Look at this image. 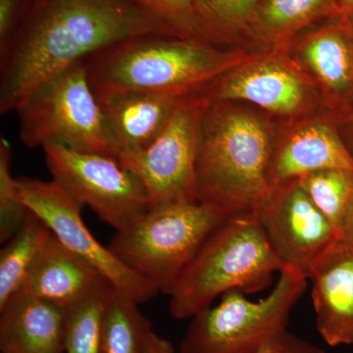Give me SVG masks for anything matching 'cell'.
<instances>
[{"label":"cell","mask_w":353,"mask_h":353,"mask_svg":"<svg viewBox=\"0 0 353 353\" xmlns=\"http://www.w3.org/2000/svg\"><path fill=\"white\" fill-rule=\"evenodd\" d=\"M176 37L132 0H28L1 52L0 111H16L34 88L116 44Z\"/></svg>","instance_id":"cell-1"},{"label":"cell","mask_w":353,"mask_h":353,"mask_svg":"<svg viewBox=\"0 0 353 353\" xmlns=\"http://www.w3.org/2000/svg\"><path fill=\"white\" fill-rule=\"evenodd\" d=\"M285 268L256 215L229 216L202 243L168 296L179 320L194 317L232 290L255 294Z\"/></svg>","instance_id":"cell-2"},{"label":"cell","mask_w":353,"mask_h":353,"mask_svg":"<svg viewBox=\"0 0 353 353\" xmlns=\"http://www.w3.org/2000/svg\"><path fill=\"white\" fill-rule=\"evenodd\" d=\"M272 154L268 134L252 116L202 110L196 201L230 216L256 214L270 192Z\"/></svg>","instance_id":"cell-3"},{"label":"cell","mask_w":353,"mask_h":353,"mask_svg":"<svg viewBox=\"0 0 353 353\" xmlns=\"http://www.w3.org/2000/svg\"><path fill=\"white\" fill-rule=\"evenodd\" d=\"M87 61L97 99L120 92L183 97L238 62L202 41L171 36L141 37L116 44Z\"/></svg>","instance_id":"cell-4"},{"label":"cell","mask_w":353,"mask_h":353,"mask_svg":"<svg viewBox=\"0 0 353 353\" xmlns=\"http://www.w3.org/2000/svg\"><path fill=\"white\" fill-rule=\"evenodd\" d=\"M229 216L217 206L197 201L152 204L116 231L108 248L134 273L168 294L204 241Z\"/></svg>","instance_id":"cell-5"},{"label":"cell","mask_w":353,"mask_h":353,"mask_svg":"<svg viewBox=\"0 0 353 353\" xmlns=\"http://www.w3.org/2000/svg\"><path fill=\"white\" fill-rule=\"evenodd\" d=\"M16 112L19 136L29 148L57 143L78 152L117 158L87 61L79 62L34 88Z\"/></svg>","instance_id":"cell-6"},{"label":"cell","mask_w":353,"mask_h":353,"mask_svg":"<svg viewBox=\"0 0 353 353\" xmlns=\"http://www.w3.org/2000/svg\"><path fill=\"white\" fill-rule=\"evenodd\" d=\"M307 282L303 272L285 267L270 294L259 301L239 290L223 294L217 305L192 318L180 353H259L287 331Z\"/></svg>","instance_id":"cell-7"},{"label":"cell","mask_w":353,"mask_h":353,"mask_svg":"<svg viewBox=\"0 0 353 353\" xmlns=\"http://www.w3.org/2000/svg\"><path fill=\"white\" fill-rule=\"evenodd\" d=\"M41 148L52 180L116 231L152 206L143 183L117 158L78 152L57 143Z\"/></svg>","instance_id":"cell-8"},{"label":"cell","mask_w":353,"mask_h":353,"mask_svg":"<svg viewBox=\"0 0 353 353\" xmlns=\"http://www.w3.org/2000/svg\"><path fill=\"white\" fill-rule=\"evenodd\" d=\"M21 197L60 243L101 272L114 289L139 304L157 296L159 290L131 270L110 250L92 236L82 217L83 206L54 181L18 178Z\"/></svg>","instance_id":"cell-9"},{"label":"cell","mask_w":353,"mask_h":353,"mask_svg":"<svg viewBox=\"0 0 353 353\" xmlns=\"http://www.w3.org/2000/svg\"><path fill=\"white\" fill-rule=\"evenodd\" d=\"M203 105L183 99L168 124L143 150L118 158L148 190L152 204L196 201V166Z\"/></svg>","instance_id":"cell-10"},{"label":"cell","mask_w":353,"mask_h":353,"mask_svg":"<svg viewBox=\"0 0 353 353\" xmlns=\"http://www.w3.org/2000/svg\"><path fill=\"white\" fill-rule=\"evenodd\" d=\"M255 215L284 266L306 276L316 260L339 240L332 223L296 180L271 189Z\"/></svg>","instance_id":"cell-11"},{"label":"cell","mask_w":353,"mask_h":353,"mask_svg":"<svg viewBox=\"0 0 353 353\" xmlns=\"http://www.w3.org/2000/svg\"><path fill=\"white\" fill-rule=\"evenodd\" d=\"M316 328L330 347L353 343V246L338 240L307 273Z\"/></svg>","instance_id":"cell-12"},{"label":"cell","mask_w":353,"mask_h":353,"mask_svg":"<svg viewBox=\"0 0 353 353\" xmlns=\"http://www.w3.org/2000/svg\"><path fill=\"white\" fill-rule=\"evenodd\" d=\"M21 290L65 310L116 290L101 272L65 248L54 234L37 257Z\"/></svg>","instance_id":"cell-13"},{"label":"cell","mask_w":353,"mask_h":353,"mask_svg":"<svg viewBox=\"0 0 353 353\" xmlns=\"http://www.w3.org/2000/svg\"><path fill=\"white\" fill-rule=\"evenodd\" d=\"M67 310L20 290L0 307L1 353H64Z\"/></svg>","instance_id":"cell-14"},{"label":"cell","mask_w":353,"mask_h":353,"mask_svg":"<svg viewBox=\"0 0 353 353\" xmlns=\"http://www.w3.org/2000/svg\"><path fill=\"white\" fill-rule=\"evenodd\" d=\"M183 97L148 92H125L99 99L117 159L143 150L157 138Z\"/></svg>","instance_id":"cell-15"},{"label":"cell","mask_w":353,"mask_h":353,"mask_svg":"<svg viewBox=\"0 0 353 353\" xmlns=\"http://www.w3.org/2000/svg\"><path fill=\"white\" fill-rule=\"evenodd\" d=\"M326 169L353 171L352 153L329 125L303 128L292 134L276 154H272L270 190Z\"/></svg>","instance_id":"cell-16"},{"label":"cell","mask_w":353,"mask_h":353,"mask_svg":"<svg viewBox=\"0 0 353 353\" xmlns=\"http://www.w3.org/2000/svg\"><path fill=\"white\" fill-rule=\"evenodd\" d=\"M213 99H241L266 110L292 113L304 99L303 83L289 70L274 63L252 65L220 83L211 94Z\"/></svg>","instance_id":"cell-17"},{"label":"cell","mask_w":353,"mask_h":353,"mask_svg":"<svg viewBox=\"0 0 353 353\" xmlns=\"http://www.w3.org/2000/svg\"><path fill=\"white\" fill-rule=\"evenodd\" d=\"M303 54L331 92L341 97L353 94V31L343 17L338 24L311 34Z\"/></svg>","instance_id":"cell-18"},{"label":"cell","mask_w":353,"mask_h":353,"mask_svg":"<svg viewBox=\"0 0 353 353\" xmlns=\"http://www.w3.org/2000/svg\"><path fill=\"white\" fill-rule=\"evenodd\" d=\"M52 236L30 211L20 229L6 241L0 252V307L22 289L30 269Z\"/></svg>","instance_id":"cell-19"},{"label":"cell","mask_w":353,"mask_h":353,"mask_svg":"<svg viewBox=\"0 0 353 353\" xmlns=\"http://www.w3.org/2000/svg\"><path fill=\"white\" fill-rule=\"evenodd\" d=\"M332 16L341 17L339 0H259L252 32L282 38Z\"/></svg>","instance_id":"cell-20"},{"label":"cell","mask_w":353,"mask_h":353,"mask_svg":"<svg viewBox=\"0 0 353 353\" xmlns=\"http://www.w3.org/2000/svg\"><path fill=\"white\" fill-rule=\"evenodd\" d=\"M152 331V324L139 310V303L115 290L104 317L101 353H145Z\"/></svg>","instance_id":"cell-21"},{"label":"cell","mask_w":353,"mask_h":353,"mask_svg":"<svg viewBox=\"0 0 353 353\" xmlns=\"http://www.w3.org/2000/svg\"><path fill=\"white\" fill-rule=\"evenodd\" d=\"M296 181L338 234L353 199V171L326 169L306 174Z\"/></svg>","instance_id":"cell-22"},{"label":"cell","mask_w":353,"mask_h":353,"mask_svg":"<svg viewBox=\"0 0 353 353\" xmlns=\"http://www.w3.org/2000/svg\"><path fill=\"white\" fill-rule=\"evenodd\" d=\"M115 290L83 301L67 310L66 353H101L106 309Z\"/></svg>","instance_id":"cell-23"},{"label":"cell","mask_w":353,"mask_h":353,"mask_svg":"<svg viewBox=\"0 0 353 353\" xmlns=\"http://www.w3.org/2000/svg\"><path fill=\"white\" fill-rule=\"evenodd\" d=\"M259 0H194V6L209 37L252 30Z\"/></svg>","instance_id":"cell-24"},{"label":"cell","mask_w":353,"mask_h":353,"mask_svg":"<svg viewBox=\"0 0 353 353\" xmlns=\"http://www.w3.org/2000/svg\"><path fill=\"white\" fill-rule=\"evenodd\" d=\"M12 152L6 139L0 141V241L6 243L20 229L30 210L21 197L18 179L11 173Z\"/></svg>","instance_id":"cell-25"},{"label":"cell","mask_w":353,"mask_h":353,"mask_svg":"<svg viewBox=\"0 0 353 353\" xmlns=\"http://www.w3.org/2000/svg\"><path fill=\"white\" fill-rule=\"evenodd\" d=\"M163 23L179 38L209 39L199 19L194 0H132Z\"/></svg>","instance_id":"cell-26"},{"label":"cell","mask_w":353,"mask_h":353,"mask_svg":"<svg viewBox=\"0 0 353 353\" xmlns=\"http://www.w3.org/2000/svg\"><path fill=\"white\" fill-rule=\"evenodd\" d=\"M28 0H0V52L17 30Z\"/></svg>","instance_id":"cell-27"},{"label":"cell","mask_w":353,"mask_h":353,"mask_svg":"<svg viewBox=\"0 0 353 353\" xmlns=\"http://www.w3.org/2000/svg\"><path fill=\"white\" fill-rule=\"evenodd\" d=\"M259 353H327L323 348L296 334L285 331L273 339Z\"/></svg>","instance_id":"cell-28"},{"label":"cell","mask_w":353,"mask_h":353,"mask_svg":"<svg viewBox=\"0 0 353 353\" xmlns=\"http://www.w3.org/2000/svg\"><path fill=\"white\" fill-rule=\"evenodd\" d=\"M173 345L166 339L158 336L154 331L150 332L146 341L145 353H174Z\"/></svg>","instance_id":"cell-29"},{"label":"cell","mask_w":353,"mask_h":353,"mask_svg":"<svg viewBox=\"0 0 353 353\" xmlns=\"http://www.w3.org/2000/svg\"><path fill=\"white\" fill-rule=\"evenodd\" d=\"M339 240L353 246V199L338 230Z\"/></svg>","instance_id":"cell-30"},{"label":"cell","mask_w":353,"mask_h":353,"mask_svg":"<svg viewBox=\"0 0 353 353\" xmlns=\"http://www.w3.org/2000/svg\"><path fill=\"white\" fill-rule=\"evenodd\" d=\"M341 17L353 12V0H339Z\"/></svg>","instance_id":"cell-31"},{"label":"cell","mask_w":353,"mask_h":353,"mask_svg":"<svg viewBox=\"0 0 353 353\" xmlns=\"http://www.w3.org/2000/svg\"><path fill=\"white\" fill-rule=\"evenodd\" d=\"M347 24L350 26V29L353 31V12L347 14V15L343 16Z\"/></svg>","instance_id":"cell-32"}]
</instances>
